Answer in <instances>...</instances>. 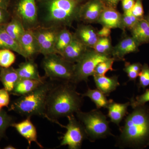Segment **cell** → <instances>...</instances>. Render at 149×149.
<instances>
[{
    "label": "cell",
    "instance_id": "cell-35",
    "mask_svg": "<svg viewBox=\"0 0 149 149\" xmlns=\"http://www.w3.org/2000/svg\"><path fill=\"white\" fill-rule=\"evenodd\" d=\"M131 13L139 20L144 18V11L143 0H136L133 8L130 10Z\"/></svg>",
    "mask_w": 149,
    "mask_h": 149
},
{
    "label": "cell",
    "instance_id": "cell-18",
    "mask_svg": "<svg viewBox=\"0 0 149 149\" xmlns=\"http://www.w3.org/2000/svg\"><path fill=\"white\" fill-rule=\"evenodd\" d=\"M130 106V101L119 103L110 100L107 108L108 109L107 116L110 118V121L120 127V122L128 113V109Z\"/></svg>",
    "mask_w": 149,
    "mask_h": 149
},
{
    "label": "cell",
    "instance_id": "cell-28",
    "mask_svg": "<svg viewBox=\"0 0 149 149\" xmlns=\"http://www.w3.org/2000/svg\"><path fill=\"white\" fill-rule=\"evenodd\" d=\"M113 48V47L112 45L110 36L108 37L99 38L93 49L98 53L111 57Z\"/></svg>",
    "mask_w": 149,
    "mask_h": 149
},
{
    "label": "cell",
    "instance_id": "cell-47",
    "mask_svg": "<svg viewBox=\"0 0 149 149\" xmlns=\"http://www.w3.org/2000/svg\"><path fill=\"white\" fill-rule=\"evenodd\" d=\"M0 140H1V138H0Z\"/></svg>",
    "mask_w": 149,
    "mask_h": 149
},
{
    "label": "cell",
    "instance_id": "cell-29",
    "mask_svg": "<svg viewBox=\"0 0 149 149\" xmlns=\"http://www.w3.org/2000/svg\"><path fill=\"white\" fill-rule=\"evenodd\" d=\"M16 56L13 51L8 49H0V67L8 68L14 63Z\"/></svg>",
    "mask_w": 149,
    "mask_h": 149
},
{
    "label": "cell",
    "instance_id": "cell-10",
    "mask_svg": "<svg viewBox=\"0 0 149 149\" xmlns=\"http://www.w3.org/2000/svg\"><path fill=\"white\" fill-rule=\"evenodd\" d=\"M61 27L40 26L32 29L40 48V54L45 56L55 53L56 37Z\"/></svg>",
    "mask_w": 149,
    "mask_h": 149
},
{
    "label": "cell",
    "instance_id": "cell-30",
    "mask_svg": "<svg viewBox=\"0 0 149 149\" xmlns=\"http://www.w3.org/2000/svg\"><path fill=\"white\" fill-rule=\"evenodd\" d=\"M115 60L113 57H110L107 59L99 63L95 68L93 75H105L109 71L115 70L113 68Z\"/></svg>",
    "mask_w": 149,
    "mask_h": 149
},
{
    "label": "cell",
    "instance_id": "cell-23",
    "mask_svg": "<svg viewBox=\"0 0 149 149\" xmlns=\"http://www.w3.org/2000/svg\"><path fill=\"white\" fill-rule=\"evenodd\" d=\"M45 81L46 80L41 81L33 79H21L17 83L10 94L19 97L24 95L35 90Z\"/></svg>",
    "mask_w": 149,
    "mask_h": 149
},
{
    "label": "cell",
    "instance_id": "cell-13",
    "mask_svg": "<svg viewBox=\"0 0 149 149\" xmlns=\"http://www.w3.org/2000/svg\"><path fill=\"white\" fill-rule=\"evenodd\" d=\"M139 45L132 36H125L113 48L111 57L116 61H124L126 55L139 52Z\"/></svg>",
    "mask_w": 149,
    "mask_h": 149
},
{
    "label": "cell",
    "instance_id": "cell-7",
    "mask_svg": "<svg viewBox=\"0 0 149 149\" xmlns=\"http://www.w3.org/2000/svg\"><path fill=\"white\" fill-rule=\"evenodd\" d=\"M12 7V17L20 21L25 30L40 26L36 0H15Z\"/></svg>",
    "mask_w": 149,
    "mask_h": 149
},
{
    "label": "cell",
    "instance_id": "cell-1",
    "mask_svg": "<svg viewBox=\"0 0 149 149\" xmlns=\"http://www.w3.org/2000/svg\"><path fill=\"white\" fill-rule=\"evenodd\" d=\"M133 109L116 138L115 146L120 149H143L149 146V107L145 104Z\"/></svg>",
    "mask_w": 149,
    "mask_h": 149
},
{
    "label": "cell",
    "instance_id": "cell-39",
    "mask_svg": "<svg viewBox=\"0 0 149 149\" xmlns=\"http://www.w3.org/2000/svg\"><path fill=\"white\" fill-rule=\"evenodd\" d=\"M136 1V0H120L123 12L131 10Z\"/></svg>",
    "mask_w": 149,
    "mask_h": 149
},
{
    "label": "cell",
    "instance_id": "cell-6",
    "mask_svg": "<svg viewBox=\"0 0 149 149\" xmlns=\"http://www.w3.org/2000/svg\"><path fill=\"white\" fill-rule=\"evenodd\" d=\"M74 63L67 61L56 53L44 56L42 62L45 77L51 80L61 82L74 83Z\"/></svg>",
    "mask_w": 149,
    "mask_h": 149
},
{
    "label": "cell",
    "instance_id": "cell-42",
    "mask_svg": "<svg viewBox=\"0 0 149 149\" xmlns=\"http://www.w3.org/2000/svg\"><path fill=\"white\" fill-rule=\"evenodd\" d=\"M11 0H0V8L8 10L11 3Z\"/></svg>",
    "mask_w": 149,
    "mask_h": 149
},
{
    "label": "cell",
    "instance_id": "cell-14",
    "mask_svg": "<svg viewBox=\"0 0 149 149\" xmlns=\"http://www.w3.org/2000/svg\"><path fill=\"white\" fill-rule=\"evenodd\" d=\"M97 23L111 29L118 28L125 32L122 22V14L116 8L106 7L100 17Z\"/></svg>",
    "mask_w": 149,
    "mask_h": 149
},
{
    "label": "cell",
    "instance_id": "cell-36",
    "mask_svg": "<svg viewBox=\"0 0 149 149\" xmlns=\"http://www.w3.org/2000/svg\"><path fill=\"white\" fill-rule=\"evenodd\" d=\"M10 102V93L4 88L0 89V105L2 107H8Z\"/></svg>",
    "mask_w": 149,
    "mask_h": 149
},
{
    "label": "cell",
    "instance_id": "cell-8",
    "mask_svg": "<svg viewBox=\"0 0 149 149\" xmlns=\"http://www.w3.org/2000/svg\"><path fill=\"white\" fill-rule=\"evenodd\" d=\"M111 57L98 53L90 49L80 60L74 63V83L78 84L82 81L88 82V77L93 76L95 68L99 63Z\"/></svg>",
    "mask_w": 149,
    "mask_h": 149
},
{
    "label": "cell",
    "instance_id": "cell-24",
    "mask_svg": "<svg viewBox=\"0 0 149 149\" xmlns=\"http://www.w3.org/2000/svg\"><path fill=\"white\" fill-rule=\"evenodd\" d=\"M74 35L67 28L61 27L59 30L56 37L54 49L55 53L60 55L72 42Z\"/></svg>",
    "mask_w": 149,
    "mask_h": 149
},
{
    "label": "cell",
    "instance_id": "cell-43",
    "mask_svg": "<svg viewBox=\"0 0 149 149\" xmlns=\"http://www.w3.org/2000/svg\"><path fill=\"white\" fill-rule=\"evenodd\" d=\"M4 149H15L16 148H15L13 146H11V145H8V146H7L4 148Z\"/></svg>",
    "mask_w": 149,
    "mask_h": 149
},
{
    "label": "cell",
    "instance_id": "cell-41",
    "mask_svg": "<svg viewBox=\"0 0 149 149\" xmlns=\"http://www.w3.org/2000/svg\"><path fill=\"white\" fill-rule=\"evenodd\" d=\"M120 1V0H103L106 6L114 8H116Z\"/></svg>",
    "mask_w": 149,
    "mask_h": 149
},
{
    "label": "cell",
    "instance_id": "cell-3",
    "mask_svg": "<svg viewBox=\"0 0 149 149\" xmlns=\"http://www.w3.org/2000/svg\"><path fill=\"white\" fill-rule=\"evenodd\" d=\"M85 0H44L39 3L40 25L45 27H70L78 21Z\"/></svg>",
    "mask_w": 149,
    "mask_h": 149
},
{
    "label": "cell",
    "instance_id": "cell-11",
    "mask_svg": "<svg viewBox=\"0 0 149 149\" xmlns=\"http://www.w3.org/2000/svg\"><path fill=\"white\" fill-rule=\"evenodd\" d=\"M106 7L102 0H89L85 2L80 9L78 21L86 23H97Z\"/></svg>",
    "mask_w": 149,
    "mask_h": 149
},
{
    "label": "cell",
    "instance_id": "cell-45",
    "mask_svg": "<svg viewBox=\"0 0 149 149\" xmlns=\"http://www.w3.org/2000/svg\"><path fill=\"white\" fill-rule=\"evenodd\" d=\"M36 1H37V2L40 3L42 1H44V0H36Z\"/></svg>",
    "mask_w": 149,
    "mask_h": 149
},
{
    "label": "cell",
    "instance_id": "cell-46",
    "mask_svg": "<svg viewBox=\"0 0 149 149\" xmlns=\"http://www.w3.org/2000/svg\"><path fill=\"white\" fill-rule=\"evenodd\" d=\"M3 107L1 106L0 105V111H1V110H2V108Z\"/></svg>",
    "mask_w": 149,
    "mask_h": 149
},
{
    "label": "cell",
    "instance_id": "cell-22",
    "mask_svg": "<svg viewBox=\"0 0 149 149\" xmlns=\"http://www.w3.org/2000/svg\"><path fill=\"white\" fill-rule=\"evenodd\" d=\"M130 32L139 46L149 43V23L145 18L139 20Z\"/></svg>",
    "mask_w": 149,
    "mask_h": 149
},
{
    "label": "cell",
    "instance_id": "cell-40",
    "mask_svg": "<svg viewBox=\"0 0 149 149\" xmlns=\"http://www.w3.org/2000/svg\"><path fill=\"white\" fill-rule=\"evenodd\" d=\"M111 33V29L105 26H102V29L97 31L98 35L100 38L110 37Z\"/></svg>",
    "mask_w": 149,
    "mask_h": 149
},
{
    "label": "cell",
    "instance_id": "cell-17",
    "mask_svg": "<svg viewBox=\"0 0 149 149\" xmlns=\"http://www.w3.org/2000/svg\"><path fill=\"white\" fill-rule=\"evenodd\" d=\"M11 126L15 128L17 132L27 140L29 146L32 142H35L40 148H43L37 140V129L30 120V118H27L20 122H14Z\"/></svg>",
    "mask_w": 149,
    "mask_h": 149
},
{
    "label": "cell",
    "instance_id": "cell-34",
    "mask_svg": "<svg viewBox=\"0 0 149 149\" xmlns=\"http://www.w3.org/2000/svg\"><path fill=\"white\" fill-rule=\"evenodd\" d=\"M139 19L132 14L130 11L122 14V22L125 29L130 30L138 23Z\"/></svg>",
    "mask_w": 149,
    "mask_h": 149
},
{
    "label": "cell",
    "instance_id": "cell-32",
    "mask_svg": "<svg viewBox=\"0 0 149 149\" xmlns=\"http://www.w3.org/2000/svg\"><path fill=\"white\" fill-rule=\"evenodd\" d=\"M139 90L143 88L145 90L149 85V66L147 63L143 65L139 74Z\"/></svg>",
    "mask_w": 149,
    "mask_h": 149
},
{
    "label": "cell",
    "instance_id": "cell-20",
    "mask_svg": "<svg viewBox=\"0 0 149 149\" xmlns=\"http://www.w3.org/2000/svg\"><path fill=\"white\" fill-rule=\"evenodd\" d=\"M93 76L97 88L106 96L109 95L120 85L117 75L107 77L105 75L94 74Z\"/></svg>",
    "mask_w": 149,
    "mask_h": 149
},
{
    "label": "cell",
    "instance_id": "cell-4",
    "mask_svg": "<svg viewBox=\"0 0 149 149\" xmlns=\"http://www.w3.org/2000/svg\"><path fill=\"white\" fill-rule=\"evenodd\" d=\"M54 85L52 82L45 81L34 91L13 101L9 110L27 118L34 116L45 118L47 97Z\"/></svg>",
    "mask_w": 149,
    "mask_h": 149
},
{
    "label": "cell",
    "instance_id": "cell-38",
    "mask_svg": "<svg viewBox=\"0 0 149 149\" xmlns=\"http://www.w3.org/2000/svg\"><path fill=\"white\" fill-rule=\"evenodd\" d=\"M11 17V15L8 10L0 8V26L7 23Z\"/></svg>",
    "mask_w": 149,
    "mask_h": 149
},
{
    "label": "cell",
    "instance_id": "cell-12",
    "mask_svg": "<svg viewBox=\"0 0 149 149\" xmlns=\"http://www.w3.org/2000/svg\"><path fill=\"white\" fill-rule=\"evenodd\" d=\"M19 45L26 60H34L40 54V48L32 29L25 30L20 38Z\"/></svg>",
    "mask_w": 149,
    "mask_h": 149
},
{
    "label": "cell",
    "instance_id": "cell-25",
    "mask_svg": "<svg viewBox=\"0 0 149 149\" xmlns=\"http://www.w3.org/2000/svg\"><path fill=\"white\" fill-rule=\"evenodd\" d=\"M8 49L24 57V54L20 47L6 32L4 25L0 26V49Z\"/></svg>",
    "mask_w": 149,
    "mask_h": 149
},
{
    "label": "cell",
    "instance_id": "cell-5",
    "mask_svg": "<svg viewBox=\"0 0 149 149\" xmlns=\"http://www.w3.org/2000/svg\"><path fill=\"white\" fill-rule=\"evenodd\" d=\"M75 114L85 128L88 140L91 142L113 136L110 128V121L107 120V116L100 109H94L88 112L80 110Z\"/></svg>",
    "mask_w": 149,
    "mask_h": 149
},
{
    "label": "cell",
    "instance_id": "cell-19",
    "mask_svg": "<svg viewBox=\"0 0 149 149\" xmlns=\"http://www.w3.org/2000/svg\"><path fill=\"white\" fill-rule=\"evenodd\" d=\"M19 79H33L41 80H45V77L40 76L38 66L34 60L27 59L24 62L21 63L16 68Z\"/></svg>",
    "mask_w": 149,
    "mask_h": 149
},
{
    "label": "cell",
    "instance_id": "cell-27",
    "mask_svg": "<svg viewBox=\"0 0 149 149\" xmlns=\"http://www.w3.org/2000/svg\"><path fill=\"white\" fill-rule=\"evenodd\" d=\"M84 97H88L95 105L97 109H100L102 108H107L110 100H108L107 96L102 92L98 89H91L88 88L87 91L82 94Z\"/></svg>",
    "mask_w": 149,
    "mask_h": 149
},
{
    "label": "cell",
    "instance_id": "cell-2",
    "mask_svg": "<svg viewBox=\"0 0 149 149\" xmlns=\"http://www.w3.org/2000/svg\"><path fill=\"white\" fill-rule=\"evenodd\" d=\"M76 84L61 82L54 85L46 101L45 118L58 124V119L74 115L81 110L83 97L76 91Z\"/></svg>",
    "mask_w": 149,
    "mask_h": 149
},
{
    "label": "cell",
    "instance_id": "cell-9",
    "mask_svg": "<svg viewBox=\"0 0 149 149\" xmlns=\"http://www.w3.org/2000/svg\"><path fill=\"white\" fill-rule=\"evenodd\" d=\"M67 118L68 119L67 125H63L59 123H58L61 127L66 129V132L62 138L60 146H68L69 149H80L83 141L88 139L85 128L74 115Z\"/></svg>",
    "mask_w": 149,
    "mask_h": 149
},
{
    "label": "cell",
    "instance_id": "cell-44",
    "mask_svg": "<svg viewBox=\"0 0 149 149\" xmlns=\"http://www.w3.org/2000/svg\"><path fill=\"white\" fill-rule=\"evenodd\" d=\"M144 18H145L149 23V13L147 15L144 16Z\"/></svg>",
    "mask_w": 149,
    "mask_h": 149
},
{
    "label": "cell",
    "instance_id": "cell-26",
    "mask_svg": "<svg viewBox=\"0 0 149 149\" xmlns=\"http://www.w3.org/2000/svg\"><path fill=\"white\" fill-rule=\"evenodd\" d=\"M4 27L6 32L19 45L20 38L25 31L20 21L15 17H12L10 20L4 25Z\"/></svg>",
    "mask_w": 149,
    "mask_h": 149
},
{
    "label": "cell",
    "instance_id": "cell-37",
    "mask_svg": "<svg viewBox=\"0 0 149 149\" xmlns=\"http://www.w3.org/2000/svg\"><path fill=\"white\" fill-rule=\"evenodd\" d=\"M123 71L126 72L129 78V81L135 82L138 77H139V72H136L131 68L128 64V62H125Z\"/></svg>",
    "mask_w": 149,
    "mask_h": 149
},
{
    "label": "cell",
    "instance_id": "cell-21",
    "mask_svg": "<svg viewBox=\"0 0 149 149\" xmlns=\"http://www.w3.org/2000/svg\"><path fill=\"white\" fill-rule=\"evenodd\" d=\"M20 80L16 69L11 66L0 67V81L4 88L10 93Z\"/></svg>",
    "mask_w": 149,
    "mask_h": 149
},
{
    "label": "cell",
    "instance_id": "cell-31",
    "mask_svg": "<svg viewBox=\"0 0 149 149\" xmlns=\"http://www.w3.org/2000/svg\"><path fill=\"white\" fill-rule=\"evenodd\" d=\"M14 122L13 118L8 114L4 110L0 111V138H3L5 136L7 129L11 126Z\"/></svg>",
    "mask_w": 149,
    "mask_h": 149
},
{
    "label": "cell",
    "instance_id": "cell-48",
    "mask_svg": "<svg viewBox=\"0 0 149 149\" xmlns=\"http://www.w3.org/2000/svg\"><path fill=\"white\" fill-rule=\"evenodd\" d=\"M102 1H103V0H102Z\"/></svg>",
    "mask_w": 149,
    "mask_h": 149
},
{
    "label": "cell",
    "instance_id": "cell-15",
    "mask_svg": "<svg viewBox=\"0 0 149 149\" xmlns=\"http://www.w3.org/2000/svg\"><path fill=\"white\" fill-rule=\"evenodd\" d=\"M98 30L90 24H80L78 25L74 36L88 47L93 49L98 40Z\"/></svg>",
    "mask_w": 149,
    "mask_h": 149
},
{
    "label": "cell",
    "instance_id": "cell-16",
    "mask_svg": "<svg viewBox=\"0 0 149 149\" xmlns=\"http://www.w3.org/2000/svg\"><path fill=\"white\" fill-rule=\"evenodd\" d=\"M75 37L61 55L67 61L75 63L83 57L89 49Z\"/></svg>",
    "mask_w": 149,
    "mask_h": 149
},
{
    "label": "cell",
    "instance_id": "cell-33",
    "mask_svg": "<svg viewBox=\"0 0 149 149\" xmlns=\"http://www.w3.org/2000/svg\"><path fill=\"white\" fill-rule=\"evenodd\" d=\"M130 106L132 108L144 105L149 102V89H146V91L142 95H138L134 97H132L129 99Z\"/></svg>",
    "mask_w": 149,
    "mask_h": 149
}]
</instances>
